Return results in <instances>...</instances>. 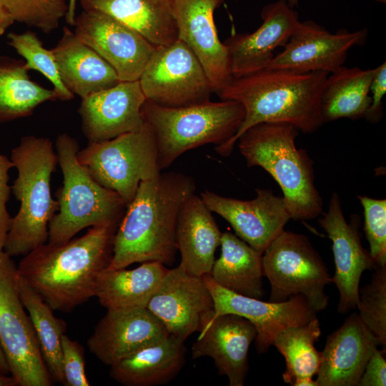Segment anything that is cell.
I'll use <instances>...</instances> for the list:
<instances>
[{
  "instance_id": "obj_1",
  "label": "cell",
  "mask_w": 386,
  "mask_h": 386,
  "mask_svg": "<svg viewBox=\"0 0 386 386\" xmlns=\"http://www.w3.org/2000/svg\"><path fill=\"white\" fill-rule=\"evenodd\" d=\"M119 224L93 226L66 242L41 244L24 255L18 274L54 310L71 312L95 297Z\"/></svg>"
},
{
  "instance_id": "obj_2",
  "label": "cell",
  "mask_w": 386,
  "mask_h": 386,
  "mask_svg": "<svg viewBox=\"0 0 386 386\" xmlns=\"http://www.w3.org/2000/svg\"><path fill=\"white\" fill-rule=\"evenodd\" d=\"M196 189L192 177L179 172L160 173L139 184L115 232L108 269L136 262L171 264L176 228L184 202Z\"/></svg>"
},
{
  "instance_id": "obj_3",
  "label": "cell",
  "mask_w": 386,
  "mask_h": 386,
  "mask_svg": "<svg viewBox=\"0 0 386 386\" xmlns=\"http://www.w3.org/2000/svg\"><path fill=\"white\" fill-rule=\"evenodd\" d=\"M328 75L322 71L300 73L266 68L233 78L217 94L220 99L242 104L244 117L236 134L215 150L229 156L239 137L260 123H287L306 134L315 132L324 124L321 97Z\"/></svg>"
},
{
  "instance_id": "obj_4",
  "label": "cell",
  "mask_w": 386,
  "mask_h": 386,
  "mask_svg": "<svg viewBox=\"0 0 386 386\" xmlns=\"http://www.w3.org/2000/svg\"><path fill=\"white\" fill-rule=\"evenodd\" d=\"M299 131L292 124L264 122L246 130L237 139L248 167H260L278 183L291 219L318 217L322 198L315 184L313 162L296 146Z\"/></svg>"
},
{
  "instance_id": "obj_5",
  "label": "cell",
  "mask_w": 386,
  "mask_h": 386,
  "mask_svg": "<svg viewBox=\"0 0 386 386\" xmlns=\"http://www.w3.org/2000/svg\"><path fill=\"white\" fill-rule=\"evenodd\" d=\"M10 159L18 172L11 193L20 205L11 219L4 251L13 257L24 256L48 241L49 223L58 211L51 192L58 159L51 139L34 135L22 137Z\"/></svg>"
},
{
  "instance_id": "obj_6",
  "label": "cell",
  "mask_w": 386,
  "mask_h": 386,
  "mask_svg": "<svg viewBox=\"0 0 386 386\" xmlns=\"http://www.w3.org/2000/svg\"><path fill=\"white\" fill-rule=\"evenodd\" d=\"M142 112L154 135L161 170L189 150L226 143L236 134L244 117L242 104L222 99L182 107L146 100Z\"/></svg>"
},
{
  "instance_id": "obj_7",
  "label": "cell",
  "mask_w": 386,
  "mask_h": 386,
  "mask_svg": "<svg viewBox=\"0 0 386 386\" xmlns=\"http://www.w3.org/2000/svg\"><path fill=\"white\" fill-rule=\"evenodd\" d=\"M55 149L63 184L56 192L58 211L49 223L47 242L61 244L85 228L120 222L125 203L117 192L95 181L79 162L78 142L61 134Z\"/></svg>"
},
{
  "instance_id": "obj_8",
  "label": "cell",
  "mask_w": 386,
  "mask_h": 386,
  "mask_svg": "<svg viewBox=\"0 0 386 386\" xmlns=\"http://www.w3.org/2000/svg\"><path fill=\"white\" fill-rule=\"evenodd\" d=\"M79 162L102 186L117 192L126 207L139 184L161 173L154 135L145 122L137 131L89 142L77 152Z\"/></svg>"
},
{
  "instance_id": "obj_9",
  "label": "cell",
  "mask_w": 386,
  "mask_h": 386,
  "mask_svg": "<svg viewBox=\"0 0 386 386\" xmlns=\"http://www.w3.org/2000/svg\"><path fill=\"white\" fill-rule=\"evenodd\" d=\"M262 272L271 286L269 302L302 295L315 312L327 307L325 288L331 278L306 236L284 229L280 232L262 254Z\"/></svg>"
},
{
  "instance_id": "obj_10",
  "label": "cell",
  "mask_w": 386,
  "mask_h": 386,
  "mask_svg": "<svg viewBox=\"0 0 386 386\" xmlns=\"http://www.w3.org/2000/svg\"><path fill=\"white\" fill-rule=\"evenodd\" d=\"M17 265L0 250V345L16 386H51L31 320L20 297Z\"/></svg>"
},
{
  "instance_id": "obj_11",
  "label": "cell",
  "mask_w": 386,
  "mask_h": 386,
  "mask_svg": "<svg viewBox=\"0 0 386 386\" xmlns=\"http://www.w3.org/2000/svg\"><path fill=\"white\" fill-rule=\"evenodd\" d=\"M139 82L147 100L167 107L203 103L213 93L200 61L179 39L157 46Z\"/></svg>"
},
{
  "instance_id": "obj_12",
  "label": "cell",
  "mask_w": 386,
  "mask_h": 386,
  "mask_svg": "<svg viewBox=\"0 0 386 386\" xmlns=\"http://www.w3.org/2000/svg\"><path fill=\"white\" fill-rule=\"evenodd\" d=\"M202 278L214 302L213 312L207 325L229 313L247 319L256 329L255 346L260 354L268 350L284 330L304 325L316 317V312L302 295L284 302H264L229 291L217 284L209 274Z\"/></svg>"
},
{
  "instance_id": "obj_13",
  "label": "cell",
  "mask_w": 386,
  "mask_h": 386,
  "mask_svg": "<svg viewBox=\"0 0 386 386\" xmlns=\"http://www.w3.org/2000/svg\"><path fill=\"white\" fill-rule=\"evenodd\" d=\"M74 33L115 70L121 81L139 80L157 46L136 31L99 11L83 10Z\"/></svg>"
},
{
  "instance_id": "obj_14",
  "label": "cell",
  "mask_w": 386,
  "mask_h": 386,
  "mask_svg": "<svg viewBox=\"0 0 386 386\" xmlns=\"http://www.w3.org/2000/svg\"><path fill=\"white\" fill-rule=\"evenodd\" d=\"M147 308L169 335L184 342L207 325L214 302L203 278L188 274L178 265L168 269Z\"/></svg>"
},
{
  "instance_id": "obj_15",
  "label": "cell",
  "mask_w": 386,
  "mask_h": 386,
  "mask_svg": "<svg viewBox=\"0 0 386 386\" xmlns=\"http://www.w3.org/2000/svg\"><path fill=\"white\" fill-rule=\"evenodd\" d=\"M367 34V29L332 33L313 21H300L267 68L330 74L343 66L350 49L366 42Z\"/></svg>"
},
{
  "instance_id": "obj_16",
  "label": "cell",
  "mask_w": 386,
  "mask_h": 386,
  "mask_svg": "<svg viewBox=\"0 0 386 386\" xmlns=\"http://www.w3.org/2000/svg\"><path fill=\"white\" fill-rule=\"evenodd\" d=\"M250 200H241L205 190L200 197L212 212L232 227L235 234L263 254L291 219L283 197L271 189L259 188Z\"/></svg>"
},
{
  "instance_id": "obj_17",
  "label": "cell",
  "mask_w": 386,
  "mask_h": 386,
  "mask_svg": "<svg viewBox=\"0 0 386 386\" xmlns=\"http://www.w3.org/2000/svg\"><path fill=\"white\" fill-rule=\"evenodd\" d=\"M224 0H174L178 39L192 51L202 65L213 92L232 80L228 52L219 38L214 13Z\"/></svg>"
},
{
  "instance_id": "obj_18",
  "label": "cell",
  "mask_w": 386,
  "mask_h": 386,
  "mask_svg": "<svg viewBox=\"0 0 386 386\" xmlns=\"http://www.w3.org/2000/svg\"><path fill=\"white\" fill-rule=\"evenodd\" d=\"M146 100L139 80L119 81L82 98L78 112L89 142L139 130L145 123L142 109Z\"/></svg>"
},
{
  "instance_id": "obj_19",
  "label": "cell",
  "mask_w": 386,
  "mask_h": 386,
  "mask_svg": "<svg viewBox=\"0 0 386 386\" xmlns=\"http://www.w3.org/2000/svg\"><path fill=\"white\" fill-rule=\"evenodd\" d=\"M261 25L252 33L234 34L224 42L233 78L266 69L274 50L284 46L300 23L298 13L287 0L268 4L262 10Z\"/></svg>"
},
{
  "instance_id": "obj_20",
  "label": "cell",
  "mask_w": 386,
  "mask_h": 386,
  "mask_svg": "<svg viewBox=\"0 0 386 386\" xmlns=\"http://www.w3.org/2000/svg\"><path fill=\"white\" fill-rule=\"evenodd\" d=\"M319 224L332 243L335 272L331 282L340 294L337 310L345 313L357 307L362 273L375 269L376 266L370 252L362 247L357 228L347 223L337 193L332 194L328 210Z\"/></svg>"
},
{
  "instance_id": "obj_21",
  "label": "cell",
  "mask_w": 386,
  "mask_h": 386,
  "mask_svg": "<svg viewBox=\"0 0 386 386\" xmlns=\"http://www.w3.org/2000/svg\"><path fill=\"white\" fill-rule=\"evenodd\" d=\"M169 335L147 307L107 310L89 337L87 347L100 362L112 366Z\"/></svg>"
},
{
  "instance_id": "obj_22",
  "label": "cell",
  "mask_w": 386,
  "mask_h": 386,
  "mask_svg": "<svg viewBox=\"0 0 386 386\" xmlns=\"http://www.w3.org/2000/svg\"><path fill=\"white\" fill-rule=\"evenodd\" d=\"M256 335L255 327L247 319L229 313L219 315L199 332L192 357H211L219 373L227 377L229 386H242L249 370L248 351Z\"/></svg>"
},
{
  "instance_id": "obj_23",
  "label": "cell",
  "mask_w": 386,
  "mask_h": 386,
  "mask_svg": "<svg viewBox=\"0 0 386 386\" xmlns=\"http://www.w3.org/2000/svg\"><path fill=\"white\" fill-rule=\"evenodd\" d=\"M377 346L358 314H351L326 340L316 375L317 386H357Z\"/></svg>"
},
{
  "instance_id": "obj_24",
  "label": "cell",
  "mask_w": 386,
  "mask_h": 386,
  "mask_svg": "<svg viewBox=\"0 0 386 386\" xmlns=\"http://www.w3.org/2000/svg\"><path fill=\"white\" fill-rule=\"evenodd\" d=\"M221 237L212 212L200 197L191 195L184 202L177 219L175 238L181 255L179 266L194 276L209 274Z\"/></svg>"
},
{
  "instance_id": "obj_25",
  "label": "cell",
  "mask_w": 386,
  "mask_h": 386,
  "mask_svg": "<svg viewBox=\"0 0 386 386\" xmlns=\"http://www.w3.org/2000/svg\"><path fill=\"white\" fill-rule=\"evenodd\" d=\"M51 50L63 84L81 99L121 81L113 67L66 26Z\"/></svg>"
},
{
  "instance_id": "obj_26",
  "label": "cell",
  "mask_w": 386,
  "mask_h": 386,
  "mask_svg": "<svg viewBox=\"0 0 386 386\" xmlns=\"http://www.w3.org/2000/svg\"><path fill=\"white\" fill-rule=\"evenodd\" d=\"M174 0H80L83 10L104 13L138 32L156 46L177 39Z\"/></svg>"
},
{
  "instance_id": "obj_27",
  "label": "cell",
  "mask_w": 386,
  "mask_h": 386,
  "mask_svg": "<svg viewBox=\"0 0 386 386\" xmlns=\"http://www.w3.org/2000/svg\"><path fill=\"white\" fill-rule=\"evenodd\" d=\"M184 342L169 335L147 345L110 366V376L125 386L167 384L184 365Z\"/></svg>"
},
{
  "instance_id": "obj_28",
  "label": "cell",
  "mask_w": 386,
  "mask_h": 386,
  "mask_svg": "<svg viewBox=\"0 0 386 386\" xmlns=\"http://www.w3.org/2000/svg\"><path fill=\"white\" fill-rule=\"evenodd\" d=\"M168 269L158 262H143L132 269L105 268L98 277L95 297L107 310L145 308Z\"/></svg>"
},
{
  "instance_id": "obj_29",
  "label": "cell",
  "mask_w": 386,
  "mask_h": 386,
  "mask_svg": "<svg viewBox=\"0 0 386 386\" xmlns=\"http://www.w3.org/2000/svg\"><path fill=\"white\" fill-rule=\"evenodd\" d=\"M219 246L220 256L209 274L213 280L234 293L262 299V254L229 232L222 233Z\"/></svg>"
},
{
  "instance_id": "obj_30",
  "label": "cell",
  "mask_w": 386,
  "mask_h": 386,
  "mask_svg": "<svg viewBox=\"0 0 386 386\" xmlns=\"http://www.w3.org/2000/svg\"><path fill=\"white\" fill-rule=\"evenodd\" d=\"M374 69L341 66L330 74L321 97L324 123L341 118L365 117L371 103L370 87Z\"/></svg>"
},
{
  "instance_id": "obj_31",
  "label": "cell",
  "mask_w": 386,
  "mask_h": 386,
  "mask_svg": "<svg viewBox=\"0 0 386 386\" xmlns=\"http://www.w3.org/2000/svg\"><path fill=\"white\" fill-rule=\"evenodd\" d=\"M321 335L318 319L308 323L294 326L282 331L274 339L272 345L283 355L286 370L282 378L293 386H317L313 377L319 370L322 353L315 344Z\"/></svg>"
},
{
  "instance_id": "obj_32",
  "label": "cell",
  "mask_w": 386,
  "mask_h": 386,
  "mask_svg": "<svg viewBox=\"0 0 386 386\" xmlns=\"http://www.w3.org/2000/svg\"><path fill=\"white\" fill-rule=\"evenodd\" d=\"M25 63L0 59V124L32 114L40 104L56 101L54 89L31 80Z\"/></svg>"
},
{
  "instance_id": "obj_33",
  "label": "cell",
  "mask_w": 386,
  "mask_h": 386,
  "mask_svg": "<svg viewBox=\"0 0 386 386\" xmlns=\"http://www.w3.org/2000/svg\"><path fill=\"white\" fill-rule=\"evenodd\" d=\"M17 284L22 303L31 320L46 367L55 381L64 385L61 337L65 322L54 315V310L17 274Z\"/></svg>"
},
{
  "instance_id": "obj_34",
  "label": "cell",
  "mask_w": 386,
  "mask_h": 386,
  "mask_svg": "<svg viewBox=\"0 0 386 386\" xmlns=\"http://www.w3.org/2000/svg\"><path fill=\"white\" fill-rule=\"evenodd\" d=\"M7 37L9 44L25 59L26 68L37 70L51 81L58 99L69 101L74 98V94L60 78L52 50L45 48L36 34L30 31L21 34L9 33Z\"/></svg>"
},
{
  "instance_id": "obj_35",
  "label": "cell",
  "mask_w": 386,
  "mask_h": 386,
  "mask_svg": "<svg viewBox=\"0 0 386 386\" xmlns=\"http://www.w3.org/2000/svg\"><path fill=\"white\" fill-rule=\"evenodd\" d=\"M358 316L375 337L378 345L386 348V266L377 267L369 284L359 290Z\"/></svg>"
},
{
  "instance_id": "obj_36",
  "label": "cell",
  "mask_w": 386,
  "mask_h": 386,
  "mask_svg": "<svg viewBox=\"0 0 386 386\" xmlns=\"http://www.w3.org/2000/svg\"><path fill=\"white\" fill-rule=\"evenodd\" d=\"M14 21L35 27L46 34L55 30L66 15L65 0H1Z\"/></svg>"
},
{
  "instance_id": "obj_37",
  "label": "cell",
  "mask_w": 386,
  "mask_h": 386,
  "mask_svg": "<svg viewBox=\"0 0 386 386\" xmlns=\"http://www.w3.org/2000/svg\"><path fill=\"white\" fill-rule=\"evenodd\" d=\"M364 209V230L377 267L386 266V199L358 196Z\"/></svg>"
},
{
  "instance_id": "obj_38",
  "label": "cell",
  "mask_w": 386,
  "mask_h": 386,
  "mask_svg": "<svg viewBox=\"0 0 386 386\" xmlns=\"http://www.w3.org/2000/svg\"><path fill=\"white\" fill-rule=\"evenodd\" d=\"M62 367L66 386H89L85 372L84 348L66 334L61 337Z\"/></svg>"
},
{
  "instance_id": "obj_39",
  "label": "cell",
  "mask_w": 386,
  "mask_h": 386,
  "mask_svg": "<svg viewBox=\"0 0 386 386\" xmlns=\"http://www.w3.org/2000/svg\"><path fill=\"white\" fill-rule=\"evenodd\" d=\"M13 167L11 159L0 152V250H4L12 219L7 210L6 204L11 193V186L9 185V172Z\"/></svg>"
},
{
  "instance_id": "obj_40",
  "label": "cell",
  "mask_w": 386,
  "mask_h": 386,
  "mask_svg": "<svg viewBox=\"0 0 386 386\" xmlns=\"http://www.w3.org/2000/svg\"><path fill=\"white\" fill-rule=\"evenodd\" d=\"M386 93V64L384 61L374 69V74L370 87L371 103L365 118L377 121L382 114V101Z\"/></svg>"
},
{
  "instance_id": "obj_41",
  "label": "cell",
  "mask_w": 386,
  "mask_h": 386,
  "mask_svg": "<svg viewBox=\"0 0 386 386\" xmlns=\"http://www.w3.org/2000/svg\"><path fill=\"white\" fill-rule=\"evenodd\" d=\"M385 350H374L368 360L357 386H385L386 360Z\"/></svg>"
},
{
  "instance_id": "obj_42",
  "label": "cell",
  "mask_w": 386,
  "mask_h": 386,
  "mask_svg": "<svg viewBox=\"0 0 386 386\" xmlns=\"http://www.w3.org/2000/svg\"><path fill=\"white\" fill-rule=\"evenodd\" d=\"M14 22L13 18L0 0V36Z\"/></svg>"
},
{
  "instance_id": "obj_43",
  "label": "cell",
  "mask_w": 386,
  "mask_h": 386,
  "mask_svg": "<svg viewBox=\"0 0 386 386\" xmlns=\"http://www.w3.org/2000/svg\"><path fill=\"white\" fill-rule=\"evenodd\" d=\"M0 372L6 375H10L9 367L3 352V350L0 345Z\"/></svg>"
},
{
  "instance_id": "obj_44",
  "label": "cell",
  "mask_w": 386,
  "mask_h": 386,
  "mask_svg": "<svg viewBox=\"0 0 386 386\" xmlns=\"http://www.w3.org/2000/svg\"><path fill=\"white\" fill-rule=\"evenodd\" d=\"M0 386H16V384L11 375L0 372Z\"/></svg>"
},
{
  "instance_id": "obj_45",
  "label": "cell",
  "mask_w": 386,
  "mask_h": 386,
  "mask_svg": "<svg viewBox=\"0 0 386 386\" xmlns=\"http://www.w3.org/2000/svg\"><path fill=\"white\" fill-rule=\"evenodd\" d=\"M289 6L292 8L297 6L300 0H287Z\"/></svg>"
}]
</instances>
